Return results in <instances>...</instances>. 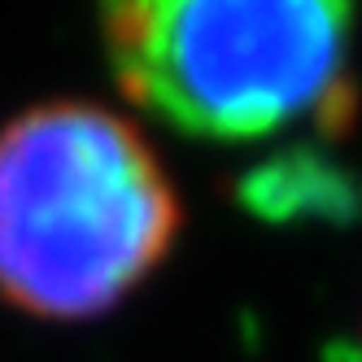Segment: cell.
Instances as JSON below:
<instances>
[{
	"mask_svg": "<svg viewBox=\"0 0 362 362\" xmlns=\"http://www.w3.org/2000/svg\"><path fill=\"white\" fill-rule=\"evenodd\" d=\"M179 192L127 118L48 100L0 132V297L40 319H92L162 267Z\"/></svg>",
	"mask_w": 362,
	"mask_h": 362,
	"instance_id": "6da1fadb",
	"label": "cell"
},
{
	"mask_svg": "<svg viewBox=\"0 0 362 362\" xmlns=\"http://www.w3.org/2000/svg\"><path fill=\"white\" fill-rule=\"evenodd\" d=\"M118 88L179 136L249 144L345 79L354 0H96Z\"/></svg>",
	"mask_w": 362,
	"mask_h": 362,
	"instance_id": "7a4b0ae2",
	"label": "cell"
}]
</instances>
